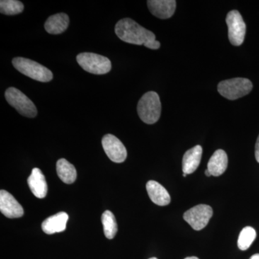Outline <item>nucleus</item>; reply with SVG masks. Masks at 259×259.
Masks as SVG:
<instances>
[{
	"mask_svg": "<svg viewBox=\"0 0 259 259\" xmlns=\"http://www.w3.org/2000/svg\"><path fill=\"white\" fill-rule=\"evenodd\" d=\"M115 31L122 41L134 45H144L150 49H159L161 44L156 40V35L136 23L132 19L124 18L119 20L115 25Z\"/></svg>",
	"mask_w": 259,
	"mask_h": 259,
	"instance_id": "obj_1",
	"label": "nucleus"
},
{
	"mask_svg": "<svg viewBox=\"0 0 259 259\" xmlns=\"http://www.w3.org/2000/svg\"><path fill=\"white\" fill-rule=\"evenodd\" d=\"M138 114L145 123L151 125L159 120L161 104L159 96L155 92H148L140 99L137 107Z\"/></svg>",
	"mask_w": 259,
	"mask_h": 259,
	"instance_id": "obj_2",
	"label": "nucleus"
},
{
	"mask_svg": "<svg viewBox=\"0 0 259 259\" xmlns=\"http://www.w3.org/2000/svg\"><path fill=\"white\" fill-rule=\"evenodd\" d=\"M15 69L21 74L40 82H49L53 79L52 72L42 65L26 58L16 57L13 59Z\"/></svg>",
	"mask_w": 259,
	"mask_h": 259,
	"instance_id": "obj_3",
	"label": "nucleus"
},
{
	"mask_svg": "<svg viewBox=\"0 0 259 259\" xmlns=\"http://www.w3.org/2000/svg\"><path fill=\"white\" fill-rule=\"evenodd\" d=\"M253 89V83L245 78H233L218 83V91L225 98L236 100L249 94Z\"/></svg>",
	"mask_w": 259,
	"mask_h": 259,
	"instance_id": "obj_4",
	"label": "nucleus"
},
{
	"mask_svg": "<svg viewBox=\"0 0 259 259\" xmlns=\"http://www.w3.org/2000/svg\"><path fill=\"white\" fill-rule=\"evenodd\" d=\"M76 61L83 70L91 74H107L112 68L108 58L93 53H81L76 56Z\"/></svg>",
	"mask_w": 259,
	"mask_h": 259,
	"instance_id": "obj_5",
	"label": "nucleus"
},
{
	"mask_svg": "<svg viewBox=\"0 0 259 259\" xmlns=\"http://www.w3.org/2000/svg\"><path fill=\"white\" fill-rule=\"evenodd\" d=\"M7 102L20 114L27 117H35L37 115L36 107L25 94L15 88H10L5 92Z\"/></svg>",
	"mask_w": 259,
	"mask_h": 259,
	"instance_id": "obj_6",
	"label": "nucleus"
},
{
	"mask_svg": "<svg viewBox=\"0 0 259 259\" xmlns=\"http://www.w3.org/2000/svg\"><path fill=\"white\" fill-rule=\"evenodd\" d=\"M226 23L228 28V37L232 45L239 47L244 41L246 25L241 13L238 10H232L227 15Z\"/></svg>",
	"mask_w": 259,
	"mask_h": 259,
	"instance_id": "obj_7",
	"label": "nucleus"
},
{
	"mask_svg": "<svg viewBox=\"0 0 259 259\" xmlns=\"http://www.w3.org/2000/svg\"><path fill=\"white\" fill-rule=\"evenodd\" d=\"M212 209L207 204H198L186 211L184 219L195 231H201L207 226L212 218Z\"/></svg>",
	"mask_w": 259,
	"mask_h": 259,
	"instance_id": "obj_8",
	"label": "nucleus"
},
{
	"mask_svg": "<svg viewBox=\"0 0 259 259\" xmlns=\"http://www.w3.org/2000/svg\"><path fill=\"white\" fill-rule=\"evenodd\" d=\"M102 147L105 153L112 161L122 163L127 158V150L123 144L111 134H107L102 138Z\"/></svg>",
	"mask_w": 259,
	"mask_h": 259,
	"instance_id": "obj_9",
	"label": "nucleus"
},
{
	"mask_svg": "<svg viewBox=\"0 0 259 259\" xmlns=\"http://www.w3.org/2000/svg\"><path fill=\"white\" fill-rule=\"evenodd\" d=\"M0 210L8 218L23 217L24 209L15 197L7 191H0Z\"/></svg>",
	"mask_w": 259,
	"mask_h": 259,
	"instance_id": "obj_10",
	"label": "nucleus"
},
{
	"mask_svg": "<svg viewBox=\"0 0 259 259\" xmlns=\"http://www.w3.org/2000/svg\"><path fill=\"white\" fill-rule=\"evenodd\" d=\"M148 9L156 18H171L176 10L177 2L175 0H148Z\"/></svg>",
	"mask_w": 259,
	"mask_h": 259,
	"instance_id": "obj_11",
	"label": "nucleus"
},
{
	"mask_svg": "<svg viewBox=\"0 0 259 259\" xmlns=\"http://www.w3.org/2000/svg\"><path fill=\"white\" fill-rule=\"evenodd\" d=\"M28 184L32 193L37 198L42 199L47 196V182L40 168H35L32 170L31 175L28 179Z\"/></svg>",
	"mask_w": 259,
	"mask_h": 259,
	"instance_id": "obj_12",
	"label": "nucleus"
},
{
	"mask_svg": "<svg viewBox=\"0 0 259 259\" xmlns=\"http://www.w3.org/2000/svg\"><path fill=\"white\" fill-rule=\"evenodd\" d=\"M146 190L151 200L157 205L166 206L171 202V197L168 191L156 181L148 182Z\"/></svg>",
	"mask_w": 259,
	"mask_h": 259,
	"instance_id": "obj_13",
	"label": "nucleus"
},
{
	"mask_svg": "<svg viewBox=\"0 0 259 259\" xmlns=\"http://www.w3.org/2000/svg\"><path fill=\"white\" fill-rule=\"evenodd\" d=\"M69 220L67 213L61 212L51 216L42 223V230L47 234L52 235L64 231Z\"/></svg>",
	"mask_w": 259,
	"mask_h": 259,
	"instance_id": "obj_14",
	"label": "nucleus"
},
{
	"mask_svg": "<svg viewBox=\"0 0 259 259\" xmlns=\"http://www.w3.org/2000/svg\"><path fill=\"white\" fill-rule=\"evenodd\" d=\"M202 148L196 146L185 153L182 159V170L186 175H190L197 170L202 158Z\"/></svg>",
	"mask_w": 259,
	"mask_h": 259,
	"instance_id": "obj_15",
	"label": "nucleus"
},
{
	"mask_svg": "<svg viewBox=\"0 0 259 259\" xmlns=\"http://www.w3.org/2000/svg\"><path fill=\"white\" fill-rule=\"evenodd\" d=\"M228 163V158L226 151L222 149L217 150L209 158L207 169L212 176L219 177L226 171Z\"/></svg>",
	"mask_w": 259,
	"mask_h": 259,
	"instance_id": "obj_16",
	"label": "nucleus"
},
{
	"mask_svg": "<svg viewBox=\"0 0 259 259\" xmlns=\"http://www.w3.org/2000/svg\"><path fill=\"white\" fill-rule=\"evenodd\" d=\"M69 18L65 13H58L51 15L47 19L44 27L47 32L54 35L62 33L68 28Z\"/></svg>",
	"mask_w": 259,
	"mask_h": 259,
	"instance_id": "obj_17",
	"label": "nucleus"
},
{
	"mask_svg": "<svg viewBox=\"0 0 259 259\" xmlns=\"http://www.w3.org/2000/svg\"><path fill=\"white\" fill-rule=\"evenodd\" d=\"M56 171L60 180L68 185L74 183L77 177L74 165L71 164L65 158H61L57 161Z\"/></svg>",
	"mask_w": 259,
	"mask_h": 259,
	"instance_id": "obj_18",
	"label": "nucleus"
},
{
	"mask_svg": "<svg viewBox=\"0 0 259 259\" xmlns=\"http://www.w3.org/2000/svg\"><path fill=\"white\" fill-rule=\"evenodd\" d=\"M102 223L105 237L108 239H112L117 232V221L113 213L110 210L104 212L102 215Z\"/></svg>",
	"mask_w": 259,
	"mask_h": 259,
	"instance_id": "obj_19",
	"label": "nucleus"
},
{
	"mask_svg": "<svg viewBox=\"0 0 259 259\" xmlns=\"http://www.w3.org/2000/svg\"><path fill=\"white\" fill-rule=\"evenodd\" d=\"M256 238V232L252 227H245L240 233L238 246L240 250H246L249 248Z\"/></svg>",
	"mask_w": 259,
	"mask_h": 259,
	"instance_id": "obj_20",
	"label": "nucleus"
},
{
	"mask_svg": "<svg viewBox=\"0 0 259 259\" xmlns=\"http://www.w3.org/2000/svg\"><path fill=\"white\" fill-rule=\"evenodd\" d=\"M24 10V5L21 2L17 0H1L0 1V13L7 15H14L21 13Z\"/></svg>",
	"mask_w": 259,
	"mask_h": 259,
	"instance_id": "obj_21",
	"label": "nucleus"
},
{
	"mask_svg": "<svg viewBox=\"0 0 259 259\" xmlns=\"http://www.w3.org/2000/svg\"><path fill=\"white\" fill-rule=\"evenodd\" d=\"M255 159L259 163V136L258 139H257L256 144H255Z\"/></svg>",
	"mask_w": 259,
	"mask_h": 259,
	"instance_id": "obj_22",
	"label": "nucleus"
},
{
	"mask_svg": "<svg viewBox=\"0 0 259 259\" xmlns=\"http://www.w3.org/2000/svg\"><path fill=\"white\" fill-rule=\"evenodd\" d=\"M250 259H259V253L252 255Z\"/></svg>",
	"mask_w": 259,
	"mask_h": 259,
	"instance_id": "obj_23",
	"label": "nucleus"
},
{
	"mask_svg": "<svg viewBox=\"0 0 259 259\" xmlns=\"http://www.w3.org/2000/svg\"><path fill=\"white\" fill-rule=\"evenodd\" d=\"M205 175H206V176H207V177L212 176V175H211L210 172H209L208 171V169L205 170Z\"/></svg>",
	"mask_w": 259,
	"mask_h": 259,
	"instance_id": "obj_24",
	"label": "nucleus"
},
{
	"mask_svg": "<svg viewBox=\"0 0 259 259\" xmlns=\"http://www.w3.org/2000/svg\"><path fill=\"white\" fill-rule=\"evenodd\" d=\"M185 259H199V258H197V257L191 256V257H187V258H186Z\"/></svg>",
	"mask_w": 259,
	"mask_h": 259,
	"instance_id": "obj_25",
	"label": "nucleus"
},
{
	"mask_svg": "<svg viewBox=\"0 0 259 259\" xmlns=\"http://www.w3.org/2000/svg\"><path fill=\"white\" fill-rule=\"evenodd\" d=\"M186 176H187V175H186V174L184 173L183 174V177H186Z\"/></svg>",
	"mask_w": 259,
	"mask_h": 259,
	"instance_id": "obj_26",
	"label": "nucleus"
},
{
	"mask_svg": "<svg viewBox=\"0 0 259 259\" xmlns=\"http://www.w3.org/2000/svg\"><path fill=\"white\" fill-rule=\"evenodd\" d=\"M149 259H158V258H155V257H153V258H149Z\"/></svg>",
	"mask_w": 259,
	"mask_h": 259,
	"instance_id": "obj_27",
	"label": "nucleus"
}]
</instances>
